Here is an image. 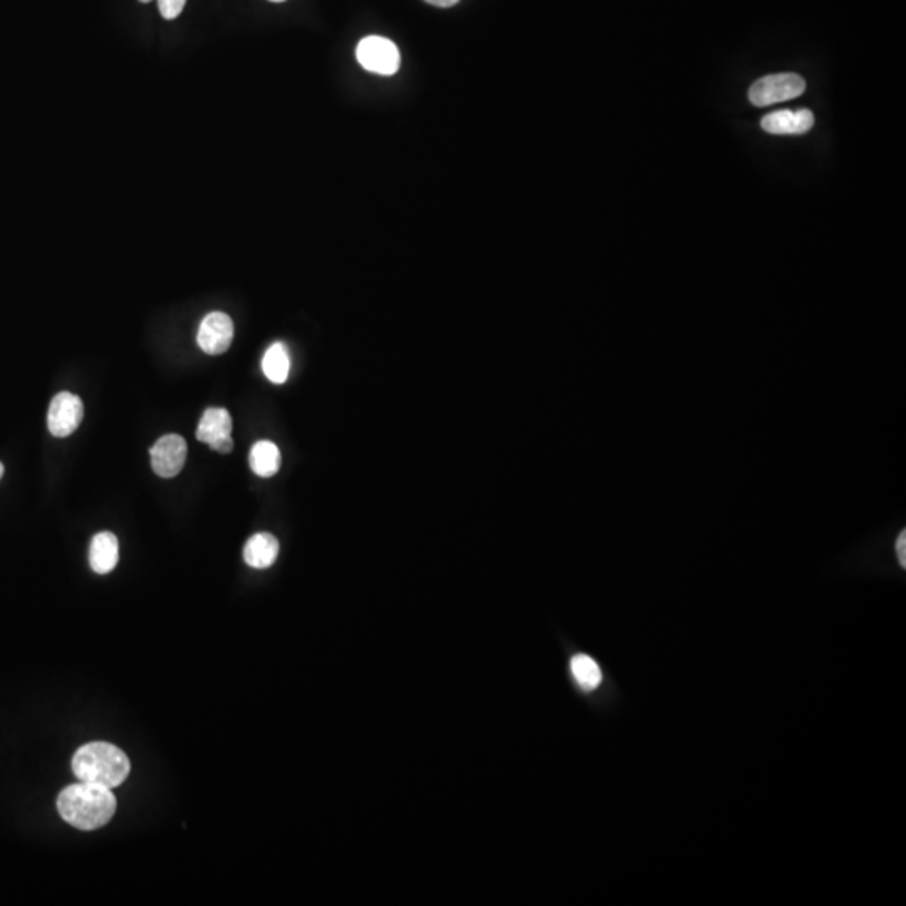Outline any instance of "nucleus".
Segmentation results:
<instances>
[{
  "label": "nucleus",
  "mask_w": 906,
  "mask_h": 906,
  "mask_svg": "<svg viewBox=\"0 0 906 906\" xmlns=\"http://www.w3.org/2000/svg\"><path fill=\"white\" fill-rule=\"evenodd\" d=\"M232 437V418L225 408H209L205 410L204 417L198 423V442L212 443L222 438Z\"/></svg>",
  "instance_id": "obj_11"
},
{
  "label": "nucleus",
  "mask_w": 906,
  "mask_h": 906,
  "mask_svg": "<svg viewBox=\"0 0 906 906\" xmlns=\"http://www.w3.org/2000/svg\"><path fill=\"white\" fill-rule=\"evenodd\" d=\"M430 6L442 7V9H447V7H453L455 4H459L460 0H425Z\"/></svg>",
  "instance_id": "obj_18"
},
{
  "label": "nucleus",
  "mask_w": 906,
  "mask_h": 906,
  "mask_svg": "<svg viewBox=\"0 0 906 906\" xmlns=\"http://www.w3.org/2000/svg\"><path fill=\"white\" fill-rule=\"evenodd\" d=\"M806 91V81L794 73L772 74L755 81L749 89L750 103L769 106L794 99Z\"/></svg>",
  "instance_id": "obj_3"
},
{
  "label": "nucleus",
  "mask_w": 906,
  "mask_h": 906,
  "mask_svg": "<svg viewBox=\"0 0 906 906\" xmlns=\"http://www.w3.org/2000/svg\"><path fill=\"white\" fill-rule=\"evenodd\" d=\"M140 2H143V4H148V2H151V0H140Z\"/></svg>",
  "instance_id": "obj_20"
},
{
  "label": "nucleus",
  "mask_w": 906,
  "mask_h": 906,
  "mask_svg": "<svg viewBox=\"0 0 906 906\" xmlns=\"http://www.w3.org/2000/svg\"><path fill=\"white\" fill-rule=\"evenodd\" d=\"M84 407L79 396L63 391L54 396L47 413V427L54 437L66 438L83 422Z\"/></svg>",
  "instance_id": "obj_5"
},
{
  "label": "nucleus",
  "mask_w": 906,
  "mask_h": 906,
  "mask_svg": "<svg viewBox=\"0 0 906 906\" xmlns=\"http://www.w3.org/2000/svg\"><path fill=\"white\" fill-rule=\"evenodd\" d=\"M210 448L215 450V452L230 453L232 452V448H234V440H232V437L222 438V440H217V442L212 443Z\"/></svg>",
  "instance_id": "obj_16"
},
{
  "label": "nucleus",
  "mask_w": 906,
  "mask_h": 906,
  "mask_svg": "<svg viewBox=\"0 0 906 906\" xmlns=\"http://www.w3.org/2000/svg\"><path fill=\"white\" fill-rule=\"evenodd\" d=\"M571 672H573L576 682H578L584 690H594V688H598L599 683L603 680V675H601L598 663L594 662L593 658L588 657V655H578V657H574L573 662H571Z\"/></svg>",
  "instance_id": "obj_14"
},
{
  "label": "nucleus",
  "mask_w": 906,
  "mask_h": 906,
  "mask_svg": "<svg viewBox=\"0 0 906 906\" xmlns=\"http://www.w3.org/2000/svg\"><path fill=\"white\" fill-rule=\"evenodd\" d=\"M232 339H234V323L230 316L219 313V311L205 316L197 334L198 346L202 348V351L212 356L224 355L225 351L230 348Z\"/></svg>",
  "instance_id": "obj_7"
},
{
  "label": "nucleus",
  "mask_w": 906,
  "mask_h": 906,
  "mask_svg": "<svg viewBox=\"0 0 906 906\" xmlns=\"http://www.w3.org/2000/svg\"><path fill=\"white\" fill-rule=\"evenodd\" d=\"M814 125L813 111L782 110L764 116L761 121L762 130L772 135H802L808 133Z\"/></svg>",
  "instance_id": "obj_8"
},
{
  "label": "nucleus",
  "mask_w": 906,
  "mask_h": 906,
  "mask_svg": "<svg viewBox=\"0 0 906 906\" xmlns=\"http://www.w3.org/2000/svg\"><path fill=\"white\" fill-rule=\"evenodd\" d=\"M262 371L267 380L272 381L274 385L286 383L291 371V356L284 344L274 343L267 349L266 355L262 358Z\"/></svg>",
  "instance_id": "obj_13"
},
{
  "label": "nucleus",
  "mask_w": 906,
  "mask_h": 906,
  "mask_svg": "<svg viewBox=\"0 0 906 906\" xmlns=\"http://www.w3.org/2000/svg\"><path fill=\"white\" fill-rule=\"evenodd\" d=\"M187 442L180 435H165L150 448L151 469L163 479L180 474L187 460Z\"/></svg>",
  "instance_id": "obj_6"
},
{
  "label": "nucleus",
  "mask_w": 906,
  "mask_h": 906,
  "mask_svg": "<svg viewBox=\"0 0 906 906\" xmlns=\"http://www.w3.org/2000/svg\"><path fill=\"white\" fill-rule=\"evenodd\" d=\"M130 771L128 755L110 742L83 745L73 757L74 776L89 784L115 789L128 779Z\"/></svg>",
  "instance_id": "obj_2"
},
{
  "label": "nucleus",
  "mask_w": 906,
  "mask_h": 906,
  "mask_svg": "<svg viewBox=\"0 0 906 906\" xmlns=\"http://www.w3.org/2000/svg\"><path fill=\"white\" fill-rule=\"evenodd\" d=\"M279 541L269 532H261L245 542L244 559L250 568L266 569L276 563Z\"/></svg>",
  "instance_id": "obj_10"
},
{
  "label": "nucleus",
  "mask_w": 906,
  "mask_h": 906,
  "mask_svg": "<svg viewBox=\"0 0 906 906\" xmlns=\"http://www.w3.org/2000/svg\"><path fill=\"white\" fill-rule=\"evenodd\" d=\"M58 811L74 828L94 831L106 826L115 816V792L110 787L79 781L59 792Z\"/></svg>",
  "instance_id": "obj_1"
},
{
  "label": "nucleus",
  "mask_w": 906,
  "mask_h": 906,
  "mask_svg": "<svg viewBox=\"0 0 906 906\" xmlns=\"http://www.w3.org/2000/svg\"><path fill=\"white\" fill-rule=\"evenodd\" d=\"M2 475H4V465L0 462V479H2Z\"/></svg>",
  "instance_id": "obj_19"
},
{
  "label": "nucleus",
  "mask_w": 906,
  "mask_h": 906,
  "mask_svg": "<svg viewBox=\"0 0 906 906\" xmlns=\"http://www.w3.org/2000/svg\"><path fill=\"white\" fill-rule=\"evenodd\" d=\"M356 58L366 71L380 76H393L400 69V51L386 37H365L356 47Z\"/></svg>",
  "instance_id": "obj_4"
},
{
  "label": "nucleus",
  "mask_w": 906,
  "mask_h": 906,
  "mask_svg": "<svg viewBox=\"0 0 906 906\" xmlns=\"http://www.w3.org/2000/svg\"><path fill=\"white\" fill-rule=\"evenodd\" d=\"M249 464L252 472L259 475V477H264V479L274 477L281 469L279 447H277L276 443L269 442V440L257 442L250 450Z\"/></svg>",
  "instance_id": "obj_12"
},
{
  "label": "nucleus",
  "mask_w": 906,
  "mask_h": 906,
  "mask_svg": "<svg viewBox=\"0 0 906 906\" xmlns=\"http://www.w3.org/2000/svg\"><path fill=\"white\" fill-rule=\"evenodd\" d=\"M185 4H187V0H158V9H160L163 19L173 21L182 14Z\"/></svg>",
  "instance_id": "obj_15"
},
{
  "label": "nucleus",
  "mask_w": 906,
  "mask_h": 906,
  "mask_svg": "<svg viewBox=\"0 0 906 906\" xmlns=\"http://www.w3.org/2000/svg\"><path fill=\"white\" fill-rule=\"evenodd\" d=\"M120 559L118 537L111 532H99L89 546V564L96 574H108L116 568Z\"/></svg>",
  "instance_id": "obj_9"
},
{
  "label": "nucleus",
  "mask_w": 906,
  "mask_h": 906,
  "mask_svg": "<svg viewBox=\"0 0 906 906\" xmlns=\"http://www.w3.org/2000/svg\"><path fill=\"white\" fill-rule=\"evenodd\" d=\"M896 554H898V559H900V564L905 568L906 566V534L901 532V536L898 537L896 541Z\"/></svg>",
  "instance_id": "obj_17"
},
{
  "label": "nucleus",
  "mask_w": 906,
  "mask_h": 906,
  "mask_svg": "<svg viewBox=\"0 0 906 906\" xmlns=\"http://www.w3.org/2000/svg\"><path fill=\"white\" fill-rule=\"evenodd\" d=\"M271 2H284V0H271Z\"/></svg>",
  "instance_id": "obj_21"
}]
</instances>
